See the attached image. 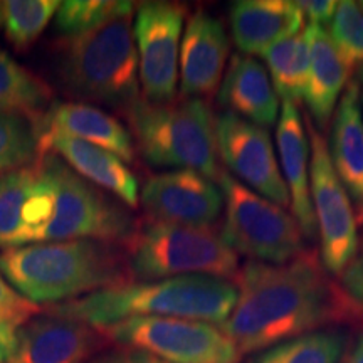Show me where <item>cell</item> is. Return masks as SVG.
Instances as JSON below:
<instances>
[{
	"label": "cell",
	"mask_w": 363,
	"mask_h": 363,
	"mask_svg": "<svg viewBox=\"0 0 363 363\" xmlns=\"http://www.w3.org/2000/svg\"><path fill=\"white\" fill-rule=\"evenodd\" d=\"M234 283L238 301L219 328L242 357L353 321L337 283L326 276L313 251H305L284 264L247 261Z\"/></svg>",
	"instance_id": "cell-1"
},
{
	"label": "cell",
	"mask_w": 363,
	"mask_h": 363,
	"mask_svg": "<svg viewBox=\"0 0 363 363\" xmlns=\"http://www.w3.org/2000/svg\"><path fill=\"white\" fill-rule=\"evenodd\" d=\"M0 271L21 296L39 306L131 283L123 247L93 239L6 249L0 252Z\"/></svg>",
	"instance_id": "cell-2"
},
{
	"label": "cell",
	"mask_w": 363,
	"mask_h": 363,
	"mask_svg": "<svg viewBox=\"0 0 363 363\" xmlns=\"http://www.w3.org/2000/svg\"><path fill=\"white\" fill-rule=\"evenodd\" d=\"M238 296L234 281L192 274L115 286L48 306L44 311L96 328L136 316L180 318L222 325L233 313Z\"/></svg>",
	"instance_id": "cell-3"
},
{
	"label": "cell",
	"mask_w": 363,
	"mask_h": 363,
	"mask_svg": "<svg viewBox=\"0 0 363 363\" xmlns=\"http://www.w3.org/2000/svg\"><path fill=\"white\" fill-rule=\"evenodd\" d=\"M136 148L158 169L195 170L219 180L216 120L208 101L182 98L152 103L143 96L123 111Z\"/></svg>",
	"instance_id": "cell-4"
},
{
	"label": "cell",
	"mask_w": 363,
	"mask_h": 363,
	"mask_svg": "<svg viewBox=\"0 0 363 363\" xmlns=\"http://www.w3.org/2000/svg\"><path fill=\"white\" fill-rule=\"evenodd\" d=\"M62 81L72 96L126 108L140 94L138 52L133 16H121L67 40L62 57Z\"/></svg>",
	"instance_id": "cell-5"
},
{
	"label": "cell",
	"mask_w": 363,
	"mask_h": 363,
	"mask_svg": "<svg viewBox=\"0 0 363 363\" xmlns=\"http://www.w3.org/2000/svg\"><path fill=\"white\" fill-rule=\"evenodd\" d=\"M131 283H148L203 274L235 279L239 256L212 227H187L165 222H138L123 244Z\"/></svg>",
	"instance_id": "cell-6"
},
{
	"label": "cell",
	"mask_w": 363,
	"mask_h": 363,
	"mask_svg": "<svg viewBox=\"0 0 363 363\" xmlns=\"http://www.w3.org/2000/svg\"><path fill=\"white\" fill-rule=\"evenodd\" d=\"M35 163L51 194L39 244L93 239L123 246L131 238L138 220L130 208L76 174L56 153H43Z\"/></svg>",
	"instance_id": "cell-7"
},
{
	"label": "cell",
	"mask_w": 363,
	"mask_h": 363,
	"mask_svg": "<svg viewBox=\"0 0 363 363\" xmlns=\"http://www.w3.org/2000/svg\"><path fill=\"white\" fill-rule=\"evenodd\" d=\"M217 184L224 194L225 220L220 238L249 261L284 264L306 251L293 214L261 197L230 174L220 172Z\"/></svg>",
	"instance_id": "cell-8"
},
{
	"label": "cell",
	"mask_w": 363,
	"mask_h": 363,
	"mask_svg": "<svg viewBox=\"0 0 363 363\" xmlns=\"http://www.w3.org/2000/svg\"><path fill=\"white\" fill-rule=\"evenodd\" d=\"M116 347L169 363H239L240 353L219 326L180 318L136 316L101 328Z\"/></svg>",
	"instance_id": "cell-9"
},
{
	"label": "cell",
	"mask_w": 363,
	"mask_h": 363,
	"mask_svg": "<svg viewBox=\"0 0 363 363\" xmlns=\"http://www.w3.org/2000/svg\"><path fill=\"white\" fill-rule=\"evenodd\" d=\"M311 143V202L316 229L321 240V264L338 278L355 256L358 246V222L347 190L331 167L328 145L320 130L306 121Z\"/></svg>",
	"instance_id": "cell-10"
},
{
	"label": "cell",
	"mask_w": 363,
	"mask_h": 363,
	"mask_svg": "<svg viewBox=\"0 0 363 363\" xmlns=\"http://www.w3.org/2000/svg\"><path fill=\"white\" fill-rule=\"evenodd\" d=\"M185 17V7L175 2H143L136 9L133 34L147 101L170 103L177 98Z\"/></svg>",
	"instance_id": "cell-11"
},
{
	"label": "cell",
	"mask_w": 363,
	"mask_h": 363,
	"mask_svg": "<svg viewBox=\"0 0 363 363\" xmlns=\"http://www.w3.org/2000/svg\"><path fill=\"white\" fill-rule=\"evenodd\" d=\"M216 135L219 158L235 180L276 206L291 207L269 131L224 111L216 120Z\"/></svg>",
	"instance_id": "cell-12"
},
{
	"label": "cell",
	"mask_w": 363,
	"mask_h": 363,
	"mask_svg": "<svg viewBox=\"0 0 363 363\" xmlns=\"http://www.w3.org/2000/svg\"><path fill=\"white\" fill-rule=\"evenodd\" d=\"M140 202L148 220L212 227L224 208L219 184L195 170H169L145 182Z\"/></svg>",
	"instance_id": "cell-13"
},
{
	"label": "cell",
	"mask_w": 363,
	"mask_h": 363,
	"mask_svg": "<svg viewBox=\"0 0 363 363\" xmlns=\"http://www.w3.org/2000/svg\"><path fill=\"white\" fill-rule=\"evenodd\" d=\"M110 345L101 328L44 311L17 330L6 363H88Z\"/></svg>",
	"instance_id": "cell-14"
},
{
	"label": "cell",
	"mask_w": 363,
	"mask_h": 363,
	"mask_svg": "<svg viewBox=\"0 0 363 363\" xmlns=\"http://www.w3.org/2000/svg\"><path fill=\"white\" fill-rule=\"evenodd\" d=\"M229 52V35L222 21L206 11L192 13L180 44L182 98H214L224 79Z\"/></svg>",
	"instance_id": "cell-15"
},
{
	"label": "cell",
	"mask_w": 363,
	"mask_h": 363,
	"mask_svg": "<svg viewBox=\"0 0 363 363\" xmlns=\"http://www.w3.org/2000/svg\"><path fill=\"white\" fill-rule=\"evenodd\" d=\"M276 148L279 167L291 201V214L296 219L303 238L318 235L315 211L311 202V143L306 125L296 104L283 101L276 126Z\"/></svg>",
	"instance_id": "cell-16"
},
{
	"label": "cell",
	"mask_w": 363,
	"mask_h": 363,
	"mask_svg": "<svg viewBox=\"0 0 363 363\" xmlns=\"http://www.w3.org/2000/svg\"><path fill=\"white\" fill-rule=\"evenodd\" d=\"M43 153H56L83 179L101 190L111 192L118 201L126 203L130 208L138 207V180L115 153L54 131L40 135L39 155Z\"/></svg>",
	"instance_id": "cell-17"
},
{
	"label": "cell",
	"mask_w": 363,
	"mask_h": 363,
	"mask_svg": "<svg viewBox=\"0 0 363 363\" xmlns=\"http://www.w3.org/2000/svg\"><path fill=\"white\" fill-rule=\"evenodd\" d=\"M326 145L331 167L350 197L357 222L363 225V106L357 81H350L340 98Z\"/></svg>",
	"instance_id": "cell-18"
},
{
	"label": "cell",
	"mask_w": 363,
	"mask_h": 363,
	"mask_svg": "<svg viewBox=\"0 0 363 363\" xmlns=\"http://www.w3.org/2000/svg\"><path fill=\"white\" fill-rule=\"evenodd\" d=\"M301 9L291 0H238L229 7L234 44L244 56H264L303 27Z\"/></svg>",
	"instance_id": "cell-19"
},
{
	"label": "cell",
	"mask_w": 363,
	"mask_h": 363,
	"mask_svg": "<svg viewBox=\"0 0 363 363\" xmlns=\"http://www.w3.org/2000/svg\"><path fill=\"white\" fill-rule=\"evenodd\" d=\"M217 98L220 106L249 123L266 130L278 123L279 96L266 67L256 57L234 54Z\"/></svg>",
	"instance_id": "cell-20"
},
{
	"label": "cell",
	"mask_w": 363,
	"mask_h": 363,
	"mask_svg": "<svg viewBox=\"0 0 363 363\" xmlns=\"http://www.w3.org/2000/svg\"><path fill=\"white\" fill-rule=\"evenodd\" d=\"M305 30L310 43V71L303 99L316 130H325L333 120L340 98L352 78V66L345 61L325 27L308 24Z\"/></svg>",
	"instance_id": "cell-21"
},
{
	"label": "cell",
	"mask_w": 363,
	"mask_h": 363,
	"mask_svg": "<svg viewBox=\"0 0 363 363\" xmlns=\"http://www.w3.org/2000/svg\"><path fill=\"white\" fill-rule=\"evenodd\" d=\"M39 135L62 133L115 153L123 162H135L133 136L115 116L86 103H52L38 121Z\"/></svg>",
	"instance_id": "cell-22"
},
{
	"label": "cell",
	"mask_w": 363,
	"mask_h": 363,
	"mask_svg": "<svg viewBox=\"0 0 363 363\" xmlns=\"http://www.w3.org/2000/svg\"><path fill=\"white\" fill-rule=\"evenodd\" d=\"M35 162L24 169L0 174V247L27 246L29 216L38 192Z\"/></svg>",
	"instance_id": "cell-23"
},
{
	"label": "cell",
	"mask_w": 363,
	"mask_h": 363,
	"mask_svg": "<svg viewBox=\"0 0 363 363\" xmlns=\"http://www.w3.org/2000/svg\"><path fill=\"white\" fill-rule=\"evenodd\" d=\"M52 103L51 86L0 51V111L27 116L38 123Z\"/></svg>",
	"instance_id": "cell-24"
},
{
	"label": "cell",
	"mask_w": 363,
	"mask_h": 363,
	"mask_svg": "<svg viewBox=\"0 0 363 363\" xmlns=\"http://www.w3.org/2000/svg\"><path fill=\"white\" fill-rule=\"evenodd\" d=\"M350 345L347 331L318 330L254 353L244 363H340Z\"/></svg>",
	"instance_id": "cell-25"
},
{
	"label": "cell",
	"mask_w": 363,
	"mask_h": 363,
	"mask_svg": "<svg viewBox=\"0 0 363 363\" xmlns=\"http://www.w3.org/2000/svg\"><path fill=\"white\" fill-rule=\"evenodd\" d=\"M269 67L271 81L283 101L296 104L305 98L310 71V43L306 30H299L291 38L281 40L264 56Z\"/></svg>",
	"instance_id": "cell-26"
},
{
	"label": "cell",
	"mask_w": 363,
	"mask_h": 363,
	"mask_svg": "<svg viewBox=\"0 0 363 363\" xmlns=\"http://www.w3.org/2000/svg\"><path fill=\"white\" fill-rule=\"evenodd\" d=\"M135 4L123 0H67L56 12V29L67 39L78 38L121 16H133Z\"/></svg>",
	"instance_id": "cell-27"
},
{
	"label": "cell",
	"mask_w": 363,
	"mask_h": 363,
	"mask_svg": "<svg viewBox=\"0 0 363 363\" xmlns=\"http://www.w3.org/2000/svg\"><path fill=\"white\" fill-rule=\"evenodd\" d=\"M39 140L35 121L0 111V174L33 165L39 157Z\"/></svg>",
	"instance_id": "cell-28"
},
{
	"label": "cell",
	"mask_w": 363,
	"mask_h": 363,
	"mask_svg": "<svg viewBox=\"0 0 363 363\" xmlns=\"http://www.w3.org/2000/svg\"><path fill=\"white\" fill-rule=\"evenodd\" d=\"M56 0H7L4 2L6 35L13 48L26 51L33 45L57 12Z\"/></svg>",
	"instance_id": "cell-29"
},
{
	"label": "cell",
	"mask_w": 363,
	"mask_h": 363,
	"mask_svg": "<svg viewBox=\"0 0 363 363\" xmlns=\"http://www.w3.org/2000/svg\"><path fill=\"white\" fill-rule=\"evenodd\" d=\"M328 33L348 65L363 66V12L357 2H338Z\"/></svg>",
	"instance_id": "cell-30"
},
{
	"label": "cell",
	"mask_w": 363,
	"mask_h": 363,
	"mask_svg": "<svg viewBox=\"0 0 363 363\" xmlns=\"http://www.w3.org/2000/svg\"><path fill=\"white\" fill-rule=\"evenodd\" d=\"M338 289L350 308L353 321L363 323V229L358 234L355 256L338 276Z\"/></svg>",
	"instance_id": "cell-31"
},
{
	"label": "cell",
	"mask_w": 363,
	"mask_h": 363,
	"mask_svg": "<svg viewBox=\"0 0 363 363\" xmlns=\"http://www.w3.org/2000/svg\"><path fill=\"white\" fill-rule=\"evenodd\" d=\"M43 313V308L21 296L0 271V323L19 328Z\"/></svg>",
	"instance_id": "cell-32"
},
{
	"label": "cell",
	"mask_w": 363,
	"mask_h": 363,
	"mask_svg": "<svg viewBox=\"0 0 363 363\" xmlns=\"http://www.w3.org/2000/svg\"><path fill=\"white\" fill-rule=\"evenodd\" d=\"M88 363H169L147 352L135 350V348L115 347L106 348L94 355Z\"/></svg>",
	"instance_id": "cell-33"
},
{
	"label": "cell",
	"mask_w": 363,
	"mask_h": 363,
	"mask_svg": "<svg viewBox=\"0 0 363 363\" xmlns=\"http://www.w3.org/2000/svg\"><path fill=\"white\" fill-rule=\"evenodd\" d=\"M296 6L301 9L303 16L310 19V24L325 27L333 21L338 2L335 0H298Z\"/></svg>",
	"instance_id": "cell-34"
},
{
	"label": "cell",
	"mask_w": 363,
	"mask_h": 363,
	"mask_svg": "<svg viewBox=\"0 0 363 363\" xmlns=\"http://www.w3.org/2000/svg\"><path fill=\"white\" fill-rule=\"evenodd\" d=\"M17 345V328L0 323V363H6L12 357Z\"/></svg>",
	"instance_id": "cell-35"
},
{
	"label": "cell",
	"mask_w": 363,
	"mask_h": 363,
	"mask_svg": "<svg viewBox=\"0 0 363 363\" xmlns=\"http://www.w3.org/2000/svg\"><path fill=\"white\" fill-rule=\"evenodd\" d=\"M340 363H363V333L352 345H348L347 352Z\"/></svg>",
	"instance_id": "cell-36"
},
{
	"label": "cell",
	"mask_w": 363,
	"mask_h": 363,
	"mask_svg": "<svg viewBox=\"0 0 363 363\" xmlns=\"http://www.w3.org/2000/svg\"><path fill=\"white\" fill-rule=\"evenodd\" d=\"M357 83L360 84V86H363V66H360L357 69Z\"/></svg>",
	"instance_id": "cell-37"
},
{
	"label": "cell",
	"mask_w": 363,
	"mask_h": 363,
	"mask_svg": "<svg viewBox=\"0 0 363 363\" xmlns=\"http://www.w3.org/2000/svg\"><path fill=\"white\" fill-rule=\"evenodd\" d=\"M4 24V2H0V26Z\"/></svg>",
	"instance_id": "cell-38"
},
{
	"label": "cell",
	"mask_w": 363,
	"mask_h": 363,
	"mask_svg": "<svg viewBox=\"0 0 363 363\" xmlns=\"http://www.w3.org/2000/svg\"><path fill=\"white\" fill-rule=\"evenodd\" d=\"M357 6H358V9H360V11L363 12V2H357Z\"/></svg>",
	"instance_id": "cell-39"
},
{
	"label": "cell",
	"mask_w": 363,
	"mask_h": 363,
	"mask_svg": "<svg viewBox=\"0 0 363 363\" xmlns=\"http://www.w3.org/2000/svg\"><path fill=\"white\" fill-rule=\"evenodd\" d=\"M362 106H363V89H362Z\"/></svg>",
	"instance_id": "cell-40"
}]
</instances>
